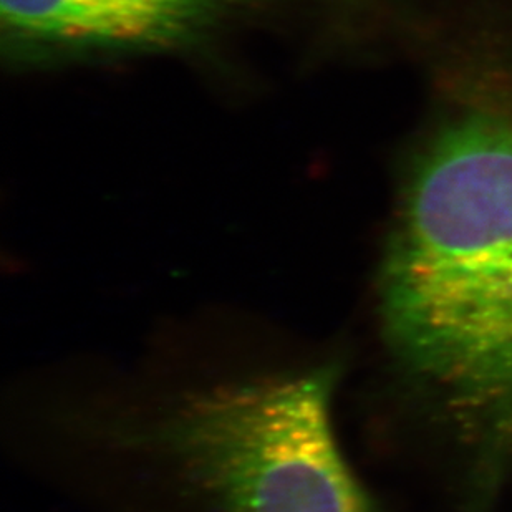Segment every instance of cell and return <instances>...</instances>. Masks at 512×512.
<instances>
[{
	"mask_svg": "<svg viewBox=\"0 0 512 512\" xmlns=\"http://www.w3.org/2000/svg\"><path fill=\"white\" fill-rule=\"evenodd\" d=\"M387 337L464 420L512 435V123L456 121L401 198L382 271Z\"/></svg>",
	"mask_w": 512,
	"mask_h": 512,
	"instance_id": "6da1fadb",
	"label": "cell"
},
{
	"mask_svg": "<svg viewBox=\"0 0 512 512\" xmlns=\"http://www.w3.org/2000/svg\"><path fill=\"white\" fill-rule=\"evenodd\" d=\"M335 368L189 398L156 441L221 512H370L330 421Z\"/></svg>",
	"mask_w": 512,
	"mask_h": 512,
	"instance_id": "7a4b0ae2",
	"label": "cell"
},
{
	"mask_svg": "<svg viewBox=\"0 0 512 512\" xmlns=\"http://www.w3.org/2000/svg\"><path fill=\"white\" fill-rule=\"evenodd\" d=\"M0 15L4 47L14 58L126 52L118 32L88 0H0Z\"/></svg>",
	"mask_w": 512,
	"mask_h": 512,
	"instance_id": "3957f363",
	"label": "cell"
},
{
	"mask_svg": "<svg viewBox=\"0 0 512 512\" xmlns=\"http://www.w3.org/2000/svg\"><path fill=\"white\" fill-rule=\"evenodd\" d=\"M120 34L126 52L184 49L211 35L237 0H88Z\"/></svg>",
	"mask_w": 512,
	"mask_h": 512,
	"instance_id": "277c9868",
	"label": "cell"
}]
</instances>
